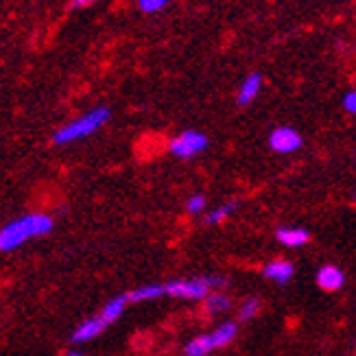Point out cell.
<instances>
[{"instance_id":"1","label":"cell","mask_w":356,"mask_h":356,"mask_svg":"<svg viewBox=\"0 0 356 356\" xmlns=\"http://www.w3.org/2000/svg\"><path fill=\"white\" fill-rule=\"evenodd\" d=\"M55 221L44 212H28L9 221L5 228H0V251H13L28 241L40 239V236L51 234Z\"/></svg>"},{"instance_id":"2","label":"cell","mask_w":356,"mask_h":356,"mask_svg":"<svg viewBox=\"0 0 356 356\" xmlns=\"http://www.w3.org/2000/svg\"><path fill=\"white\" fill-rule=\"evenodd\" d=\"M112 118V110L105 108V105H96L92 110H87L85 114L72 118L66 125L59 127L55 133H53V142L57 146H66V144H72V142H79V140H85L90 138L92 133H96L103 125Z\"/></svg>"},{"instance_id":"3","label":"cell","mask_w":356,"mask_h":356,"mask_svg":"<svg viewBox=\"0 0 356 356\" xmlns=\"http://www.w3.org/2000/svg\"><path fill=\"white\" fill-rule=\"evenodd\" d=\"M228 280L223 276H203V278H188V280H173L164 285V295L180 300H205L212 289L226 287Z\"/></svg>"},{"instance_id":"4","label":"cell","mask_w":356,"mask_h":356,"mask_svg":"<svg viewBox=\"0 0 356 356\" xmlns=\"http://www.w3.org/2000/svg\"><path fill=\"white\" fill-rule=\"evenodd\" d=\"M207 144H210V140H207L203 131L186 129L180 133V136H175L171 140V153L180 160H190V158L203 153L207 149Z\"/></svg>"},{"instance_id":"5","label":"cell","mask_w":356,"mask_h":356,"mask_svg":"<svg viewBox=\"0 0 356 356\" xmlns=\"http://www.w3.org/2000/svg\"><path fill=\"white\" fill-rule=\"evenodd\" d=\"M269 146H271V151H276L280 155H291V153L302 149L304 138L295 127L282 125V127H276L269 133Z\"/></svg>"},{"instance_id":"6","label":"cell","mask_w":356,"mask_h":356,"mask_svg":"<svg viewBox=\"0 0 356 356\" xmlns=\"http://www.w3.org/2000/svg\"><path fill=\"white\" fill-rule=\"evenodd\" d=\"M105 328H108V323L103 321L99 315H94V317L85 319V321H81L77 325L75 332H72V337H70V341H72V344H77V346L87 344V341H94L96 337H101Z\"/></svg>"},{"instance_id":"7","label":"cell","mask_w":356,"mask_h":356,"mask_svg":"<svg viewBox=\"0 0 356 356\" xmlns=\"http://www.w3.org/2000/svg\"><path fill=\"white\" fill-rule=\"evenodd\" d=\"M315 280H317L319 289L328 291V293L341 291L346 287V273H344V269H339L337 264H323L321 269L317 271Z\"/></svg>"},{"instance_id":"8","label":"cell","mask_w":356,"mask_h":356,"mask_svg":"<svg viewBox=\"0 0 356 356\" xmlns=\"http://www.w3.org/2000/svg\"><path fill=\"white\" fill-rule=\"evenodd\" d=\"M262 90V75L260 72H249V75L241 81L239 92H236V103L241 108H247L256 101V96Z\"/></svg>"},{"instance_id":"9","label":"cell","mask_w":356,"mask_h":356,"mask_svg":"<svg viewBox=\"0 0 356 356\" xmlns=\"http://www.w3.org/2000/svg\"><path fill=\"white\" fill-rule=\"evenodd\" d=\"M262 276H264L266 280L276 282L278 287H285V285H289V282L293 280V276H295V266H293V262L282 260V258H280V260H271V262L262 269Z\"/></svg>"},{"instance_id":"10","label":"cell","mask_w":356,"mask_h":356,"mask_svg":"<svg viewBox=\"0 0 356 356\" xmlns=\"http://www.w3.org/2000/svg\"><path fill=\"white\" fill-rule=\"evenodd\" d=\"M276 239L285 245V247H291V249H298V247H304L308 245L310 241V232L304 230V228H280L276 232Z\"/></svg>"},{"instance_id":"11","label":"cell","mask_w":356,"mask_h":356,"mask_svg":"<svg viewBox=\"0 0 356 356\" xmlns=\"http://www.w3.org/2000/svg\"><path fill=\"white\" fill-rule=\"evenodd\" d=\"M125 295H127L129 304L153 302V300H160L162 295H164V285H144V287H138V289H133Z\"/></svg>"},{"instance_id":"12","label":"cell","mask_w":356,"mask_h":356,"mask_svg":"<svg viewBox=\"0 0 356 356\" xmlns=\"http://www.w3.org/2000/svg\"><path fill=\"white\" fill-rule=\"evenodd\" d=\"M236 334H239V325H236L234 321H226V323H221L214 332H210L212 348H214V350L228 348V346L232 344V341L236 339Z\"/></svg>"},{"instance_id":"13","label":"cell","mask_w":356,"mask_h":356,"mask_svg":"<svg viewBox=\"0 0 356 356\" xmlns=\"http://www.w3.org/2000/svg\"><path fill=\"white\" fill-rule=\"evenodd\" d=\"M127 304H129V302H127V295H125V293H123V295H116L114 300H110L105 306L101 308L99 317L110 325V323H114V321L121 319V315L125 313V306H127Z\"/></svg>"},{"instance_id":"14","label":"cell","mask_w":356,"mask_h":356,"mask_svg":"<svg viewBox=\"0 0 356 356\" xmlns=\"http://www.w3.org/2000/svg\"><path fill=\"white\" fill-rule=\"evenodd\" d=\"M214 348H212V341L210 334H199L195 339H190L188 344L184 346V354L186 356H207Z\"/></svg>"},{"instance_id":"15","label":"cell","mask_w":356,"mask_h":356,"mask_svg":"<svg viewBox=\"0 0 356 356\" xmlns=\"http://www.w3.org/2000/svg\"><path fill=\"white\" fill-rule=\"evenodd\" d=\"M230 298L226 293H219V291H212L210 295L205 298V310L207 315H221V313H228L230 310Z\"/></svg>"},{"instance_id":"16","label":"cell","mask_w":356,"mask_h":356,"mask_svg":"<svg viewBox=\"0 0 356 356\" xmlns=\"http://www.w3.org/2000/svg\"><path fill=\"white\" fill-rule=\"evenodd\" d=\"M239 207V201H232V203H223V205H219L214 207V210L205 217V226H219V223H223V221Z\"/></svg>"},{"instance_id":"17","label":"cell","mask_w":356,"mask_h":356,"mask_svg":"<svg viewBox=\"0 0 356 356\" xmlns=\"http://www.w3.org/2000/svg\"><path fill=\"white\" fill-rule=\"evenodd\" d=\"M258 313H260V300L249 298L239 308V321H251L254 317H258Z\"/></svg>"},{"instance_id":"18","label":"cell","mask_w":356,"mask_h":356,"mask_svg":"<svg viewBox=\"0 0 356 356\" xmlns=\"http://www.w3.org/2000/svg\"><path fill=\"white\" fill-rule=\"evenodd\" d=\"M173 0H136V7L138 11L146 13V16H151V13H160L164 11Z\"/></svg>"},{"instance_id":"19","label":"cell","mask_w":356,"mask_h":356,"mask_svg":"<svg viewBox=\"0 0 356 356\" xmlns=\"http://www.w3.org/2000/svg\"><path fill=\"white\" fill-rule=\"evenodd\" d=\"M203 210H205V197L203 195H192V197H188V201H186V212L190 217H197Z\"/></svg>"},{"instance_id":"20","label":"cell","mask_w":356,"mask_h":356,"mask_svg":"<svg viewBox=\"0 0 356 356\" xmlns=\"http://www.w3.org/2000/svg\"><path fill=\"white\" fill-rule=\"evenodd\" d=\"M344 112L350 116H354V112H356V92L354 90H348L344 94Z\"/></svg>"},{"instance_id":"21","label":"cell","mask_w":356,"mask_h":356,"mask_svg":"<svg viewBox=\"0 0 356 356\" xmlns=\"http://www.w3.org/2000/svg\"><path fill=\"white\" fill-rule=\"evenodd\" d=\"M101 3H108V0H70V9H87Z\"/></svg>"},{"instance_id":"22","label":"cell","mask_w":356,"mask_h":356,"mask_svg":"<svg viewBox=\"0 0 356 356\" xmlns=\"http://www.w3.org/2000/svg\"><path fill=\"white\" fill-rule=\"evenodd\" d=\"M64 356H87V354H83V352H79V350H68Z\"/></svg>"}]
</instances>
